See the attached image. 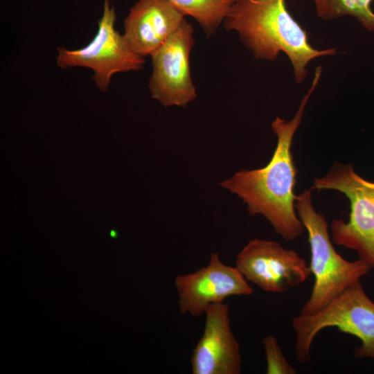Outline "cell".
<instances>
[{
	"instance_id": "6da1fadb",
	"label": "cell",
	"mask_w": 374,
	"mask_h": 374,
	"mask_svg": "<svg viewBox=\"0 0 374 374\" xmlns=\"http://www.w3.org/2000/svg\"><path fill=\"white\" fill-rule=\"evenodd\" d=\"M321 71V66L316 69L311 87L294 118L285 121L276 117L271 123V129L277 136V145L269 163L258 169L240 170L220 184L222 188L242 201L251 215L264 217L275 232L287 241L298 238L305 230L295 208L297 169L292 145Z\"/></svg>"
},
{
	"instance_id": "7a4b0ae2",
	"label": "cell",
	"mask_w": 374,
	"mask_h": 374,
	"mask_svg": "<svg viewBox=\"0 0 374 374\" xmlns=\"http://www.w3.org/2000/svg\"><path fill=\"white\" fill-rule=\"evenodd\" d=\"M227 30H236L257 59L276 60L280 52L290 59L296 82L308 75L312 60L336 53L310 45L306 31L288 11L285 0H235L224 19Z\"/></svg>"
},
{
	"instance_id": "3957f363",
	"label": "cell",
	"mask_w": 374,
	"mask_h": 374,
	"mask_svg": "<svg viewBox=\"0 0 374 374\" xmlns=\"http://www.w3.org/2000/svg\"><path fill=\"white\" fill-rule=\"evenodd\" d=\"M296 195L295 208L308 232L310 247V269L314 276L311 294L300 314L311 315L324 308L336 296L366 275L372 269L365 261H348L334 248L324 215L313 206L312 192Z\"/></svg>"
},
{
	"instance_id": "277c9868",
	"label": "cell",
	"mask_w": 374,
	"mask_h": 374,
	"mask_svg": "<svg viewBox=\"0 0 374 374\" xmlns=\"http://www.w3.org/2000/svg\"><path fill=\"white\" fill-rule=\"evenodd\" d=\"M295 353L300 363L311 360V346L316 336L327 328L357 338L361 345L353 355L374 361V302L364 292L360 280L336 296L324 308L311 315L294 317Z\"/></svg>"
},
{
	"instance_id": "5b68a950",
	"label": "cell",
	"mask_w": 374,
	"mask_h": 374,
	"mask_svg": "<svg viewBox=\"0 0 374 374\" xmlns=\"http://www.w3.org/2000/svg\"><path fill=\"white\" fill-rule=\"evenodd\" d=\"M312 188L337 190L347 197L348 220L332 221V240L355 251L359 259L374 268V182L357 174L352 164L335 162L324 176L314 179Z\"/></svg>"
},
{
	"instance_id": "8992f818",
	"label": "cell",
	"mask_w": 374,
	"mask_h": 374,
	"mask_svg": "<svg viewBox=\"0 0 374 374\" xmlns=\"http://www.w3.org/2000/svg\"><path fill=\"white\" fill-rule=\"evenodd\" d=\"M115 21V9L109 0H105L103 16L93 39L78 49L58 47L57 65L63 69H91L96 87L103 91H107L115 73L143 69V57L131 49L124 35L116 30Z\"/></svg>"
},
{
	"instance_id": "52a82bcc",
	"label": "cell",
	"mask_w": 374,
	"mask_h": 374,
	"mask_svg": "<svg viewBox=\"0 0 374 374\" xmlns=\"http://www.w3.org/2000/svg\"><path fill=\"white\" fill-rule=\"evenodd\" d=\"M193 27L185 19L178 28L150 56L149 81L152 98L165 107H186L197 98L189 66L194 46Z\"/></svg>"
},
{
	"instance_id": "ba28073f",
	"label": "cell",
	"mask_w": 374,
	"mask_h": 374,
	"mask_svg": "<svg viewBox=\"0 0 374 374\" xmlns=\"http://www.w3.org/2000/svg\"><path fill=\"white\" fill-rule=\"evenodd\" d=\"M235 267L247 281L273 293L296 287L311 274L310 267L295 251L276 241L257 238L238 253Z\"/></svg>"
},
{
	"instance_id": "9c48e42d",
	"label": "cell",
	"mask_w": 374,
	"mask_h": 374,
	"mask_svg": "<svg viewBox=\"0 0 374 374\" xmlns=\"http://www.w3.org/2000/svg\"><path fill=\"white\" fill-rule=\"evenodd\" d=\"M175 285L182 314L199 317L215 303L231 296H248L253 290L236 268L224 264L217 253L211 254L208 265L186 274L177 275Z\"/></svg>"
},
{
	"instance_id": "30bf717a",
	"label": "cell",
	"mask_w": 374,
	"mask_h": 374,
	"mask_svg": "<svg viewBox=\"0 0 374 374\" xmlns=\"http://www.w3.org/2000/svg\"><path fill=\"white\" fill-rule=\"evenodd\" d=\"M203 334L193 349L190 364L193 374H239L242 357L239 344L230 326L229 306L210 305L205 312Z\"/></svg>"
},
{
	"instance_id": "8fae6325",
	"label": "cell",
	"mask_w": 374,
	"mask_h": 374,
	"mask_svg": "<svg viewBox=\"0 0 374 374\" xmlns=\"http://www.w3.org/2000/svg\"><path fill=\"white\" fill-rule=\"evenodd\" d=\"M184 15L168 0H139L124 21V37L138 55H151L178 28Z\"/></svg>"
},
{
	"instance_id": "7c38bea8",
	"label": "cell",
	"mask_w": 374,
	"mask_h": 374,
	"mask_svg": "<svg viewBox=\"0 0 374 374\" xmlns=\"http://www.w3.org/2000/svg\"><path fill=\"white\" fill-rule=\"evenodd\" d=\"M184 15L193 17L207 35H213L235 0H168Z\"/></svg>"
},
{
	"instance_id": "4fadbf2b",
	"label": "cell",
	"mask_w": 374,
	"mask_h": 374,
	"mask_svg": "<svg viewBox=\"0 0 374 374\" xmlns=\"http://www.w3.org/2000/svg\"><path fill=\"white\" fill-rule=\"evenodd\" d=\"M313 2L317 16L322 19L351 16L365 29L374 32L373 0H313Z\"/></svg>"
},
{
	"instance_id": "5bb4252c",
	"label": "cell",
	"mask_w": 374,
	"mask_h": 374,
	"mask_svg": "<svg viewBox=\"0 0 374 374\" xmlns=\"http://www.w3.org/2000/svg\"><path fill=\"white\" fill-rule=\"evenodd\" d=\"M266 357L267 374H295L296 369L285 357L277 339L273 335L262 340Z\"/></svg>"
}]
</instances>
